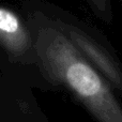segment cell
Here are the masks:
<instances>
[{
	"instance_id": "3957f363",
	"label": "cell",
	"mask_w": 122,
	"mask_h": 122,
	"mask_svg": "<svg viewBox=\"0 0 122 122\" xmlns=\"http://www.w3.org/2000/svg\"><path fill=\"white\" fill-rule=\"evenodd\" d=\"M0 43L13 54H23L29 46L28 32L15 13L0 6Z\"/></svg>"
},
{
	"instance_id": "7a4b0ae2",
	"label": "cell",
	"mask_w": 122,
	"mask_h": 122,
	"mask_svg": "<svg viewBox=\"0 0 122 122\" xmlns=\"http://www.w3.org/2000/svg\"><path fill=\"white\" fill-rule=\"evenodd\" d=\"M69 36L87 60L122 97V64L115 54L104 44L75 28L69 30Z\"/></svg>"
},
{
	"instance_id": "277c9868",
	"label": "cell",
	"mask_w": 122,
	"mask_h": 122,
	"mask_svg": "<svg viewBox=\"0 0 122 122\" xmlns=\"http://www.w3.org/2000/svg\"><path fill=\"white\" fill-rule=\"evenodd\" d=\"M91 6L103 20L110 21L112 18V9L110 0H89Z\"/></svg>"
},
{
	"instance_id": "6da1fadb",
	"label": "cell",
	"mask_w": 122,
	"mask_h": 122,
	"mask_svg": "<svg viewBox=\"0 0 122 122\" xmlns=\"http://www.w3.org/2000/svg\"><path fill=\"white\" fill-rule=\"evenodd\" d=\"M36 46L44 63L59 76L100 122H122V104L112 87L60 30L43 27Z\"/></svg>"
}]
</instances>
